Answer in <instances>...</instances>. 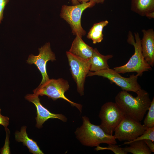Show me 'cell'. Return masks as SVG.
Returning <instances> with one entry per match:
<instances>
[{
  "mask_svg": "<svg viewBox=\"0 0 154 154\" xmlns=\"http://www.w3.org/2000/svg\"><path fill=\"white\" fill-rule=\"evenodd\" d=\"M123 144L129 145V146L122 148L127 153H130L133 154H151L152 153L144 140L130 142L126 141Z\"/></svg>",
  "mask_w": 154,
  "mask_h": 154,
  "instance_id": "obj_17",
  "label": "cell"
},
{
  "mask_svg": "<svg viewBox=\"0 0 154 154\" xmlns=\"http://www.w3.org/2000/svg\"><path fill=\"white\" fill-rule=\"evenodd\" d=\"M82 118V125L77 129L75 134L82 144L90 147H96L102 143L108 145L117 144L114 135L106 133L100 125L92 123L88 117L84 116Z\"/></svg>",
  "mask_w": 154,
  "mask_h": 154,
  "instance_id": "obj_2",
  "label": "cell"
},
{
  "mask_svg": "<svg viewBox=\"0 0 154 154\" xmlns=\"http://www.w3.org/2000/svg\"><path fill=\"white\" fill-rule=\"evenodd\" d=\"M154 12H151L148 14L146 16L149 18H153L154 17Z\"/></svg>",
  "mask_w": 154,
  "mask_h": 154,
  "instance_id": "obj_26",
  "label": "cell"
},
{
  "mask_svg": "<svg viewBox=\"0 0 154 154\" xmlns=\"http://www.w3.org/2000/svg\"><path fill=\"white\" fill-rule=\"evenodd\" d=\"M125 116L115 102H108L101 107L99 116L101 120L99 125L107 134L112 135Z\"/></svg>",
  "mask_w": 154,
  "mask_h": 154,
  "instance_id": "obj_6",
  "label": "cell"
},
{
  "mask_svg": "<svg viewBox=\"0 0 154 154\" xmlns=\"http://www.w3.org/2000/svg\"><path fill=\"white\" fill-rule=\"evenodd\" d=\"M134 35L135 38L132 33L129 31L127 39L128 43L134 47V54L125 64L114 67V69L119 74L135 72L138 76H141L144 72L151 70L152 68L142 54L138 33H135Z\"/></svg>",
  "mask_w": 154,
  "mask_h": 154,
  "instance_id": "obj_3",
  "label": "cell"
},
{
  "mask_svg": "<svg viewBox=\"0 0 154 154\" xmlns=\"http://www.w3.org/2000/svg\"><path fill=\"white\" fill-rule=\"evenodd\" d=\"M105 0H94L96 3H103Z\"/></svg>",
  "mask_w": 154,
  "mask_h": 154,
  "instance_id": "obj_29",
  "label": "cell"
},
{
  "mask_svg": "<svg viewBox=\"0 0 154 154\" xmlns=\"http://www.w3.org/2000/svg\"><path fill=\"white\" fill-rule=\"evenodd\" d=\"M72 4L74 5H76L80 3L78 0H71Z\"/></svg>",
  "mask_w": 154,
  "mask_h": 154,
  "instance_id": "obj_27",
  "label": "cell"
},
{
  "mask_svg": "<svg viewBox=\"0 0 154 154\" xmlns=\"http://www.w3.org/2000/svg\"><path fill=\"white\" fill-rule=\"evenodd\" d=\"M78 1L79 2H81V3H82L83 2H87L91 1H94V0H78Z\"/></svg>",
  "mask_w": 154,
  "mask_h": 154,
  "instance_id": "obj_28",
  "label": "cell"
},
{
  "mask_svg": "<svg viewBox=\"0 0 154 154\" xmlns=\"http://www.w3.org/2000/svg\"><path fill=\"white\" fill-rule=\"evenodd\" d=\"M146 129L140 122L125 116L115 129L114 135L120 141H130L141 135Z\"/></svg>",
  "mask_w": 154,
  "mask_h": 154,
  "instance_id": "obj_9",
  "label": "cell"
},
{
  "mask_svg": "<svg viewBox=\"0 0 154 154\" xmlns=\"http://www.w3.org/2000/svg\"><path fill=\"white\" fill-rule=\"evenodd\" d=\"M96 2L91 1L72 6L64 5L62 7L60 16L70 25L72 33L81 37L85 35L86 31L81 25V18L83 11L93 6Z\"/></svg>",
  "mask_w": 154,
  "mask_h": 154,
  "instance_id": "obj_5",
  "label": "cell"
},
{
  "mask_svg": "<svg viewBox=\"0 0 154 154\" xmlns=\"http://www.w3.org/2000/svg\"><path fill=\"white\" fill-rule=\"evenodd\" d=\"M5 129L6 133V136L5 144L3 147L1 148L0 153L1 154H9L11 153L9 146V137L10 133L7 127L5 128Z\"/></svg>",
  "mask_w": 154,
  "mask_h": 154,
  "instance_id": "obj_22",
  "label": "cell"
},
{
  "mask_svg": "<svg viewBox=\"0 0 154 154\" xmlns=\"http://www.w3.org/2000/svg\"><path fill=\"white\" fill-rule=\"evenodd\" d=\"M69 87L68 81L63 78L49 79L45 82L40 84L33 92L38 96H46L54 101L62 99L68 102L72 106L76 107L81 113L82 105L70 101L64 95L65 92L69 89Z\"/></svg>",
  "mask_w": 154,
  "mask_h": 154,
  "instance_id": "obj_4",
  "label": "cell"
},
{
  "mask_svg": "<svg viewBox=\"0 0 154 154\" xmlns=\"http://www.w3.org/2000/svg\"><path fill=\"white\" fill-rule=\"evenodd\" d=\"M150 140L154 141V127L146 128L143 133L140 135L130 141V142L137 140Z\"/></svg>",
  "mask_w": 154,
  "mask_h": 154,
  "instance_id": "obj_20",
  "label": "cell"
},
{
  "mask_svg": "<svg viewBox=\"0 0 154 154\" xmlns=\"http://www.w3.org/2000/svg\"><path fill=\"white\" fill-rule=\"evenodd\" d=\"M70 71L76 83L77 91L81 96L84 95L86 78L90 71L89 59H84L76 56L69 51L66 52Z\"/></svg>",
  "mask_w": 154,
  "mask_h": 154,
  "instance_id": "obj_8",
  "label": "cell"
},
{
  "mask_svg": "<svg viewBox=\"0 0 154 154\" xmlns=\"http://www.w3.org/2000/svg\"><path fill=\"white\" fill-rule=\"evenodd\" d=\"M113 57L112 55H103L96 48H94L93 55L89 59L90 71L94 72L109 68L108 61Z\"/></svg>",
  "mask_w": 154,
  "mask_h": 154,
  "instance_id": "obj_15",
  "label": "cell"
},
{
  "mask_svg": "<svg viewBox=\"0 0 154 154\" xmlns=\"http://www.w3.org/2000/svg\"><path fill=\"white\" fill-rule=\"evenodd\" d=\"M9 0H0V24L1 23L3 17L4 11Z\"/></svg>",
  "mask_w": 154,
  "mask_h": 154,
  "instance_id": "obj_23",
  "label": "cell"
},
{
  "mask_svg": "<svg viewBox=\"0 0 154 154\" xmlns=\"http://www.w3.org/2000/svg\"><path fill=\"white\" fill-rule=\"evenodd\" d=\"M145 143L151 152H154V143L150 140H144Z\"/></svg>",
  "mask_w": 154,
  "mask_h": 154,
  "instance_id": "obj_25",
  "label": "cell"
},
{
  "mask_svg": "<svg viewBox=\"0 0 154 154\" xmlns=\"http://www.w3.org/2000/svg\"><path fill=\"white\" fill-rule=\"evenodd\" d=\"M131 9L142 16L154 12V0H132Z\"/></svg>",
  "mask_w": 154,
  "mask_h": 154,
  "instance_id": "obj_16",
  "label": "cell"
},
{
  "mask_svg": "<svg viewBox=\"0 0 154 154\" xmlns=\"http://www.w3.org/2000/svg\"><path fill=\"white\" fill-rule=\"evenodd\" d=\"M108 23L105 20L94 24L88 33L87 38L91 39L94 44L101 42L103 39V28Z\"/></svg>",
  "mask_w": 154,
  "mask_h": 154,
  "instance_id": "obj_18",
  "label": "cell"
},
{
  "mask_svg": "<svg viewBox=\"0 0 154 154\" xmlns=\"http://www.w3.org/2000/svg\"><path fill=\"white\" fill-rule=\"evenodd\" d=\"M136 93L137 96L134 97L122 90L116 95L115 102L125 116L140 122L148 110L151 101L149 93L144 90L141 89Z\"/></svg>",
  "mask_w": 154,
  "mask_h": 154,
  "instance_id": "obj_1",
  "label": "cell"
},
{
  "mask_svg": "<svg viewBox=\"0 0 154 154\" xmlns=\"http://www.w3.org/2000/svg\"><path fill=\"white\" fill-rule=\"evenodd\" d=\"M38 55L30 54L27 60L29 64H34L40 72L42 75V80L40 84H42L49 79L46 69V63L49 61L56 60L54 53L52 51L49 42H46L38 48Z\"/></svg>",
  "mask_w": 154,
  "mask_h": 154,
  "instance_id": "obj_10",
  "label": "cell"
},
{
  "mask_svg": "<svg viewBox=\"0 0 154 154\" xmlns=\"http://www.w3.org/2000/svg\"><path fill=\"white\" fill-rule=\"evenodd\" d=\"M143 121L144 125L146 128L154 127V98H153Z\"/></svg>",
  "mask_w": 154,
  "mask_h": 154,
  "instance_id": "obj_19",
  "label": "cell"
},
{
  "mask_svg": "<svg viewBox=\"0 0 154 154\" xmlns=\"http://www.w3.org/2000/svg\"><path fill=\"white\" fill-rule=\"evenodd\" d=\"M27 127L23 126L20 131H17L15 133L16 140L19 142H22L29 149L30 152L33 154H43L37 143L29 137L26 132Z\"/></svg>",
  "mask_w": 154,
  "mask_h": 154,
  "instance_id": "obj_14",
  "label": "cell"
},
{
  "mask_svg": "<svg viewBox=\"0 0 154 154\" xmlns=\"http://www.w3.org/2000/svg\"><path fill=\"white\" fill-rule=\"evenodd\" d=\"M143 37L141 40L142 54L151 67L154 64V31L153 29L143 30Z\"/></svg>",
  "mask_w": 154,
  "mask_h": 154,
  "instance_id": "obj_12",
  "label": "cell"
},
{
  "mask_svg": "<svg viewBox=\"0 0 154 154\" xmlns=\"http://www.w3.org/2000/svg\"><path fill=\"white\" fill-rule=\"evenodd\" d=\"M1 111L0 108V125L3 126L5 128H7L9 124V118L2 116L1 114Z\"/></svg>",
  "mask_w": 154,
  "mask_h": 154,
  "instance_id": "obj_24",
  "label": "cell"
},
{
  "mask_svg": "<svg viewBox=\"0 0 154 154\" xmlns=\"http://www.w3.org/2000/svg\"><path fill=\"white\" fill-rule=\"evenodd\" d=\"M82 38L78 35H76L68 51L78 57L88 60L93 55L94 48L86 44Z\"/></svg>",
  "mask_w": 154,
  "mask_h": 154,
  "instance_id": "obj_13",
  "label": "cell"
},
{
  "mask_svg": "<svg viewBox=\"0 0 154 154\" xmlns=\"http://www.w3.org/2000/svg\"><path fill=\"white\" fill-rule=\"evenodd\" d=\"M25 98L26 100L33 104L36 108L37 117H35L37 122L36 126L37 128H41L44 122L50 119H58L64 122L66 121V118L62 114L52 113L44 107L40 102L38 95L34 93L28 94L25 96Z\"/></svg>",
  "mask_w": 154,
  "mask_h": 154,
  "instance_id": "obj_11",
  "label": "cell"
},
{
  "mask_svg": "<svg viewBox=\"0 0 154 154\" xmlns=\"http://www.w3.org/2000/svg\"><path fill=\"white\" fill-rule=\"evenodd\" d=\"M94 76H101L108 79L120 87L123 90L136 93L141 89L137 81L138 76L133 74L128 78L122 76L114 69L110 68L94 72L90 71L87 77Z\"/></svg>",
  "mask_w": 154,
  "mask_h": 154,
  "instance_id": "obj_7",
  "label": "cell"
},
{
  "mask_svg": "<svg viewBox=\"0 0 154 154\" xmlns=\"http://www.w3.org/2000/svg\"><path fill=\"white\" fill-rule=\"evenodd\" d=\"M95 150L96 151L100 150H111L115 154H127L122 148L116 144H110L107 147H103L99 145L96 146Z\"/></svg>",
  "mask_w": 154,
  "mask_h": 154,
  "instance_id": "obj_21",
  "label": "cell"
}]
</instances>
